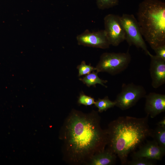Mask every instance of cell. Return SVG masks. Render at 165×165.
Wrapping results in <instances>:
<instances>
[{
	"label": "cell",
	"mask_w": 165,
	"mask_h": 165,
	"mask_svg": "<svg viewBox=\"0 0 165 165\" xmlns=\"http://www.w3.org/2000/svg\"><path fill=\"white\" fill-rule=\"evenodd\" d=\"M119 0H96L98 8L101 10L108 9L118 5Z\"/></svg>",
	"instance_id": "cell-18"
},
{
	"label": "cell",
	"mask_w": 165,
	"mask_h": 165,
	"mask_svg": "<svg viewBox=\"0 0 165 165\" xmlns=\"http://www.w3.org/2000/svg\"><path fill=\"white\" fill-rule=\"evenodd\" d=\"M94 99L90 96L85 94L83 92H81L78 100V103L86 106H90L95 103Z\"/></svg>",
	"instance_id": "cell-19"
},
{
	"label": "cell",
	"mask_w": 165,
	"mask_h": 165,
	"mask_svg": "<svg viewBox=\"0 0 165 165\" xmlns=\"http://www.w3.org/2000/svg\"><path fill=\"white\" fill-rule=\"evenodd\" d=\"M145 98V110L151 118L165 111V94L150 92Z\"/></svg>",
	"instance_id": "cell-10"
},
{
	"label": "cell",
	"mask_w": 165,
	"mask_h": 165,
	"mask_svg": "<svg viewBox=\"0 0 165 165\" xmlns=\"http://www.w3.org/2000/svg\"><path fill=\"white\" fill-rule=\"evenodd\" d=\"M146 92L141 85L133 82L123 83L120 92L114 101L116 106L122 110L128 109L134 106L141 98L145 97Z\"/></svg>",
	"instance_id": "cell-5"
},
{
	"label": "cell",
	"mask_w": 165,
	"mask_h": 165,
	"mask_svg": "<svg viewBox=\"0 0 165 165\" xmlns=\"http://www.w3.org/2000/svg\"><path fill=\"white\" fill-rule=\"evenodd\" d=\"M104 30L110 45L117 46L125 40V33L120 16L108 14L104 18Z\"/></svg>",
	"instance_id": "cell-7"
},
{
	"label": "cell",
	"mask_w": 165,
	"mask_h": 165,
	"mask_svg": "<svg viewBox=\"0 0 165 165\" xmlns=\"http://www.w3.org/2000/svg\"><path fill=\"white\" fill-rule=\"evenodd\" d=\"M137 21L142 35L153 50L165 44V3L143 0L140 3Z\"/></svg>",
	"instance_id": "cell-3"
},
{
	"label": "cell",
	"mask_w": 165,
	"mask_h": 165,
	"mask_svg": "<svg viewBox=\"0 0 165 165\" xmlns=\"http://www.w3.org/2000/svg\"><path fill=\"white\" fill-rule=\"evenodd\" d=\"M165 154V151L153 140L147 141L144 144L140 146L136 152H133L132 158L145 157L155 160H161Z\"/></svg>",
	"instance_id": "cell-11"
},
{
	"label": "cell",
	"mask_w": 165,
	"mask_h": 165,
	"mask_svg": "<svg viewBox=\"0 0 165 165\" xmlns=\"http://www.w3.org/2000/svg\"><path fill=\"white\" fill-rule=\"evenodd\" d=\"M116 155L107 148L93 155L86 165H112L115 164Z\"/></svg>",
	"instance_id": "cell-12"
},
{
	"label": "cell",
	"mask_w": 165,
	"mask_h": 165,
	"mask_svg": "<svg viewBox=\"0 0 165 165\" xmlns=\"http://www.w3.org/2000/svg\"><path fill=\"white\" fill-rule=\"evenodd\" d=\"M94 105L98 108V112L101 113L116 106V103L114 101H111L106 96L103 99L98 98L95 101Z\"/></svg>",
	"instance_id": "cell-15"
},
{
	"label": "cell",
	"mask_w": 165,
	"mask_h": 165,
	"mask_svg": "<svg viewBox=\"0 0 165 165\" xmlns=\"http://www.w3.org/2000/svg\"><path fill=\"white\" fill-rule=\"evenodd\" d=\"M98 72L93 71L90 74L85 75L82 78H80L79 80L86 84L87 86L89 87L93 86L96 87V85L100 84L105 87L107 86L105 84L108 82L107 80H104L101 79L98 75Z\"/></svg>",
	"instance_id": "cell-13"
},
{
	"label": "cell",
	"mask_w": 165,
	"mask_h": 165,
	"mask_svg": "<svg viewBox=\"0 0 165 165\" xmlns=\"http://www.w3.org/2000/svg\"><path fill=\"white\" fill-rule=\"evenodd\" d=\"M120 17L125 33V40L129 46L141 48L149 55L150 53L141 34L137 19L133 14H123Z\"/></svg>",
	"instance_id": "cell-6"
},
{
	"label": "cell",
	"mask_w": 165,
	"mask_h": 165,
	"mask_svg": "<svg viewBox=\"0 0 165 165\" xmlns=\"http://www.w3.org/2000/svg\"><path fill=\"white\" fill-rule=\"evenodd\" d=\"M149 72L152 87L157 89L165 83V60L151 53Z\"/></svg>",
	"instance_id": "cell-9"
},
{
	"label": "cell",
	"mask_w": 165,
	"mask_h": 165,
	"mask_svg": "<svg viewBox=\"0 0 165 165\" xmlns=\"http://www.w3.org/2000/svg\"><path fill=\"white\" fill-rule=\"evenodd\" d=\"M131 60V55L128 51L126 53H104L100 57L95 67L96 71L98 73L106 72L115 75L125 70Z\"/></svg>",
	"instance_id": "cell-4"
},
{
	"label": "cell",
	"mask_w": 165,
	"mask_h": 165,
	"mask_svg": "<svg viewBox=\"0 0 165 165\" xmlns=\"http://www.w3.org/2000/svg\"><path fill=\"white\" fill-rule=\"evenodd\" d=\"M155 160L145 157L134 158L128 161L127 164L129 165H154L155 164Z\"/></svg>",
	"instance_id": "cell-17"
},
{
	"label": "cell",
	"mask_w": 165,
	"mask_h": 165,
	"mask_svg": "<svg viewBox=\"0 0 165 165\" xmlns=\"http://www.w3.org/2000/svg\"><path fill=\"white\" fill-rule=\"evenodd\" d=\"M76 39L79 45L84 46L106 49L110 45L104 30L91 32L86 29Z\"/></svg>",
	"instance_id": "cell-8"
},
{
	"label": "cell",
	"mask_w": 165,
	"mask_h": 165,
	"mask_svg": "<svg viewBox=\"0 0 165 165\" xmlns=\"http://www.w3.org/2000/svg\"><path fill=\"white\" fill-rule=\"evenodd\" d=\"M158 125L162 126H165V118L164 117L163 118L157 123Z\"/></svg>",
	"instance_id": "cell-21"
},
{
	"label": "cell",
	"mask_w": 165,
	"mask_h": 165,
	"mask_svg": "<svg viewBox=\"0 0 165 165\" xmlns=\"http://www.w3.org/2000/svg\"><path fill=\"white\" fill-rule=\"evenodd\" d=\"M149 116H120L110 122L105 129L108 148L117 156L122 164H127L129 154L148 137H152L153 130L148 124Z\"/></svg>",
	"instance_id": "cell-2"
},
{
	"label": "cell",
	"mask_w": 165,
	"mask_h": 165,
	"mask_svg": "<svg viewBox=\"0 0 165 165\" xmlns=\"http://www.w3.org/2000/svg\"><path fill=\"white\" fill-rule=\"evenodd\" d=\"M98 112L86 113L74 109L66 118L60 132L63 159L72 165H86L94 154L105 149V130L101 126Z\"/></svg>",
	"instance_id": "cell-1"
},
{
	"label": "cell",
	"mask_w": 165,
	"mask_h": 165,
	"mask_svg": "<svg viewBox=\"0 0 165 165\" xmlns=\"http://www.w3.org/2000/svg\"><path fill=\"white\" fill-rule=\"evenodd\" d=\"M77 68L78 70V76L88 74L96 70L95 67L92 66L90 64L87 65L85 61H82L80 64L78 65Z\"/></svg>",
	"instance_id": "cell-16"
},
{
	"label": "cell",
	"mask_w": 165,
	"mask_h": 165,
	"mask_svg": "<svg viewBox=\"0 0 165 165\" xmlns=\"http://www.w3.org/2000/svg\"><path fill=\"white\" fill-rule=\"evenodd\" d=\"M153 50L157 56L165 60V44L160 46Z\"/></svg>",
	"instance_id": "cell-20"
},
{
	"label": "cell",
	"mask_w": 165,
	"mask_h": 165,
	"mask_svg": "<svg viewBox=\"0 0 165 165\" xmlns=\"http://www.w3.org/2000/svg\"><path fill=\"white\" fill-rule=\"evenodd\" d=\"M152 137L160 147L165 151V126L157 125L153 130Z\"/></svg>",
	"instance_id": "cell-14"
}]
</instances>
